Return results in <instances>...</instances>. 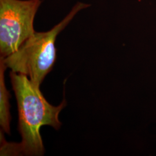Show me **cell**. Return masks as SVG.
I'll return each mask as SVG.
<instances>
[{
  "label": "cell",
  "mask_w": 156,
  "mask_h": 156,
  "mask_svg": "<svg viewBox=\"0 0 156 156\" xmlns=\"http://www.w3.org/2000/svg\"><path fill=\"white\" fill-rule=\"evenodd\" d=\"M89 6V4L78 2L61 22L48 31L35 32L16 51L1 57V60L12 72L27 76L33 83L40 86L56 61L57 35L79 12Z\"/></svg>",
  "instance_id": "obj_2"
},
{
  "label": "cell",
  "mask_w": 156,
  "mask_h": 156,
  "mask_svg": "<svg viewBox=\"0 0 156 156\" xmlns=\"http://www.w3.org/2000/svg\"><path fill=\"white\" fill-rule=\"evenodd\" d=\"M41 0H0V54L16 51L35 32L34 20Z\"/></svg>",
  "instance_id": "obj_3"
},
{
  "label": "cell",
  "mask_w": 156,
  "mask_h": 156,
  "mask_svg": "<svg viewBox=\"0 0 156 156\" xmlns=\"http://www.w3.org/2000/svg\"><path fill=\"white\" fill-rule=\"evenodd\" d=\"M10 76L17 104L22 154L42 156L45 148L40 129L44 126L57 130L60 128L58 116L66 102L64 100L60 105L53 106L42 94L40 86L33 83L27 76L12 71Z\"/></svg>",
  "instance_id": "obj_1"
},
{
  "label": "cell",
  "mask_w": 156,
  "mask_h": 156,
  "mask_svg": "<svg viewBox=\"0 0 156 156\" xmlns=\"http://www.w3.org/2000/svg\"><path fill=\"white\" fill-rule=\"evenodd\" d=\"M7 67L0 61V125L3 131L10 133L11 116L9 113V93L6 89L4 80V72Z\"/></svg>",
  "instance_id": "obj_4"
}]
</instances>
